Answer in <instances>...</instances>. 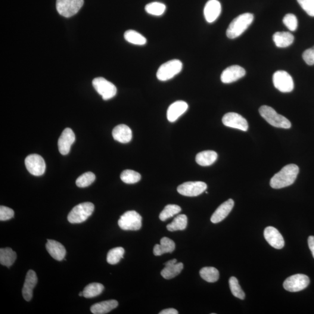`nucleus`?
<instances>
[{"label": "nucleus", "instance_id": "obj_27", "mask_svg": "<svg viewBox=\"0 0 314 314\" xmlns=\"http://www.w3.org/2000/svg\"><path fill=\"white\" fill-rule=\"evenodd\" d=\"M17 255L11 248H1L0 249V263L3 266L9 268L17 260Z\"/></svg>", "mask_w": 314, "mask_h": 314}, {"label": "nucleus", "instance_id": "obj_13", "mask_svg": "<svg viewBox=\"0 0 314 314\" xmlns=\"http://www.w3.org/2000/svg\"><path fill=\"white\" fill-rule=\"evenodd\" d=\"M222 122L226 126L241 130L244 132L247 131L248 129L247 120L237 113L226 114L222 118Z\"/></svg>", "mask_w": 314, "mask_h": 314}, {"label": "nucleus", "instance_id": "obj_9", "mask_svg": "<svg viewBox=\"0 0 314 314\" xmlns=\"http://www.w3.org/2000/svg\"><path fill=\"white\" fill-rule=\"evenodd\" d=\"M273 85L279 91L290 93L294 89V82L290 74L284 71H278L273 75Z\"/></svg>", "mask_w": 314, "mask_h": 314}, {"label": "nucleus", "instance_id": "obj_23", "mask_svg": "<svg viewBox=\"0 0 314 314\" xmlns=\"http://www.w3.org/2000/svg\"><path fill=\"white\" fill-rule=\"evenodd\" d=\"M175 249V243L169 238L161 239L160 244L155 245L153 253L155 256H160L165 253H172Z\"/></svg>", "mask_w": 314, "mask_h": 314}, {"label": "nucleus", "instance_id": "obj_40", "mask_svg": "<svg viewBox=\"0 0 314 314\" xmlns=\"http://www.w3.org/2000/svg\"><path fill=\"white\" fill-rule=\"evenodd\" d=\"M297 1L308 15L314 17V0H297Z\"/></svg>", "mask_w": 314, "mask_h": 314}, {"label": "nucleus", "instance_id": "obj_3", "mask_svg": "<svg viewBox=\"0 0 314 314\" xmlns=\"http://www.w3.org/2000/svg\"><path fill=\"white\" fill-rule=\"evenodd\" d=\"M259 113L270 125L283 129H289L291 126V122L287 118L276 113L272 107L263 105L259 109Z\"/></svg>", "mask_w": 314, "mask_h": 314}, {"label": "nucleus", "instance_id": "obj_43", "mask_svg": "<svg viewBox=\"0 0 314 314\" xmlns=\"http://www.w3.org/2000/svg\"><path fill=\"white\" fill-rule=\"evenodd\" d=\"M308 243H309L310 249L311 251H312L313 257L314 258V236H310L309 239H308Z\"/></svg>", "mask_w": 314, "mask_h": 314}, {"label": "nucleus", "instance_id": "obj_5", "mask_svg": "<svg viewBox=\"0 0 314 314\" xmlns=\"http://www.w3.org/2000/svg\"><path fill=\"white\" fill-rule=\"evenodd\" d=\"M183 64L179 60H172L163 64L158 70L157 77L160 81H167L172 79L182 70Z\"/></svg>", "mask_w": 314, "mask_h": 314}, {"label": "nucleus", "instance_id": "obj_1", "mask_svg": "<svg viewBox=\"0 0 314 314\" xmlns=\"http://www.w3.org/2000/svg\"><path fill=\"white\" fill-rule=\"evenodd\" d=\"M298 173L299 168L296 165H288L272 177L270 185L276 189L288 187L294 183Z\"/></svg>", "mask_w": 314, "mask_h": 314}, {"label": "nucleus", "instance_id": "obj_31", "mask_svg": "<svg viewBox=\"0 0 314 314\" xmlns=\"http://www.w3.org/2000/svg\"><path fill=\"white\" fill-rule=\"evenodd\" d=\"M104 286L98 283H92L86 286L83 291V297L93 298L99 296L104 290Z\"/></svg>", "mask_w": 314, "mask_h": 314}, {"label": "nucleus", "instance_id": "obj_29", "mask_svg": "<svg viewBox=\"0 0 314 314\" xmlns=\"http://www.w3.org/2000/svg\"><path fill=\"white\" fill-rule=\"evenodd\" d=\"M188 225V217L185 214L177 216L173 221L167 226V228L170 232L183 231L186 228Z\"/></svg>", "mask_w": 314, "mask_h": 314}, {"label": "nucleus", "instance_id": "obj_25", "mask_svg": "<svg viewBox=\"0 0 314 314\" xmlns=\"http://www.w3.org/2000/svg\"><path fill=\"white\" fill-rule=\"evenodd\" d=\"M294 37L288 32H278L273 35V40L276 47L286 48L290 46L294 42Z\"/></svg>", "mask_w": 314, "mask_h": 314}, {"label": "nucleus", "instance_id": "obj_30", "mask_svg": "<svg viewBox=\"0 0 314 314\" xmlns=\"http://www.w3.org/2000/svg\"><path fill=\"white\" fill-rule=\"evenodd\" d=\"M124 37L127 42L135 45L143 46L147 43L145 37L133 30H127L124 34Z\"/></svg>", "mask_w": 314, "mask_h": 314}, {"label": "nucleus", "instance_id": "obj_19", "mask_svg": "<svg viewBox=\"0 0 314 314\" xmlns=\"http://www.w3.org/2000/svg\"><path fill=\"white\" fill-rule=\"evenodd\" d=\"M37 283V277L36 272L33 270H29L27 273L23 289V296L26 301H29L32 300L33 289L36 287Z\"/></svg>", "mask_w": 314, "mask_h": 314}, {"label": "nucleus", "instance_id": "obj_12", "mask_svg": "<svg viewBox=\"0 0 314 314\" xmlns=\"http://www.w3.org/2000/svg\"><path fill=\"white\" fill-rule=\"evenodd\" d=\"M24 164L27 170L34 176H42L45 172V161L40 155L34 154L28 155L24 160Z\"/></svg>", "mask_w": 314, "mask_h": 314}, {"label": "nucleus", "instance_id": "obj_20", "mask_svg": "<svg viewBox=\"0 0 314 314\" xmlns=\"http://www.w3.org/2000/svg\"><path fill=\"white\" fill-rule=\"evenodd\" d=\"M234 206V201L232 199H229L217 208L211 217V221L213 223L222 221L231 212Z\"/></svg>", "mask_w": 314, "mask_h": 314}, {"label": "nucleus", "instance_id": "obj_4", "mask_svg": "<svg viewBox=\"0 0 314 314\" xmlns=\"http://www.w3.org/2000/svg\"><path fill=\"white\" fill-rule=\"evenodd\" d=\"M94 210V204L89 202L77 205L68 214V221L71 223H80L85 222L92 215Z\"/></svg>", "mask_w": 314, "mask_h": 314}, {"label": "nucleus", "instance_id": "obj_37", "mask_svg": "<svg viewBox=\"0 0 314 314\" xmlns=\"http://www.w3.org/2000/svg\"><path fill=\"white\" fill-rule=\"evenodd\" d=\"M96 180V176L91 172L83 173L76 179V184L79 188H86L91 185Z\"/></svg>", "mask_w": 314, "mask_h": 314}, {"label": "nucleus", "instance_id": "obj_32", "mask_svg": "<svg viewBox=\"0 0 314 314\" xmlns=\"http://www.w3.org/2000/svg\"><path fill=\"white\" fill-rule=\"evenodd\" d=\"M200 275L204 281L210 283L216 282L219 278L218 270L214 267H204L200 270Z\"/></svg>", "mask_w": 314, "mask_h": 314}, {"label": "nucleus", "instance_id": "obj_42", "mask_svg": "<svg viewBox=\"0 0 314 314\" xmlns=\"http://www.w3.org/2000/svg\"><path fill=\"white\" fill-rule=\"evenodd\" d=\"M303 58L307 64L309 65L314 64V46L313 48L306 49L303 52Z\"/></svg>", "mask_w": 314, "mask_h": 314}, {"label": "nucleus", "instance_id": "obj_34", "mask_svg": "<svg viewBox=\"0 0 314 314\" xmlns=\"http://www.w3.org/2000/svg\"><path fill=\"white\" fill-rule=\"evenodd\" d=\"M145 10L149 14L154 16H161L166 11V5L161 2H151L145 5Z\"/></svg>", "mask_w": 314, "mask_h": 314}, {"label": "nucleus", "instance_id": "obj_15", "mask_svg": "<svg viewBox=\"0 0 314 314\" xmlns=\"http://www.w3.org/2000/svg\"><path fill=\"white\" fill-rule=\"evenodd\" d=\"M74 141H75V135L73 130L70 128L65 129L58 142L60 153L63 155L69 153L71 146Z\"/></svg>", "mask_w": 314, "mask_h": 314}, {"label": "nucleus", "instance_id": "obj_28", "mask_svg": "<svg viewBox=\"0 0 314 314\" xmlns=\"http://www.w3.org/2000/svg\"><path fill=\"white\" fill-rule=\"evenodd\" d=\"M165 268L162 270L161 274L166 279H170L178 276L183 269V264L182 263L170 264L165 266Z\"/></svg>", "mask_w": 314, "mask_h": 314}, {"label": "nucleus", "instance_id": "obj_35", "mask_svg": "<svg viewBox=\"0 0 314 314\" xmlns=\"http://www.w3.org/2000/svg\"><path fill=\"white\" fill-rule=\"evenodd\" d=\"M121 179L126 184H134L140 181L141 179V175L135 170L127 169L121 173Z\"/></svg>", "mask_w": 314, "mask_h": 314}, {"label": "nucleus", "instance_id": "obj_24", "mask_svg": "<svg viewBox=\"0 0 314 314\" xmlns=\"http://www.w3.org/2000/svg\"><path fill=\"white\" fill-rule=\"evenodd\" d=\"M118 306V302L117 300H111L104 301L93 305L91 308H90V311L94 314H105L116 309Z\"/></svg>", "mask_w": 314, "mask_h": 314}, {"label": "nucleus", "instance_id": "obj_2", "mask_svg": "<svg viewBox=\"0 0 314 314\" xmlns=\"http://www.w3.org/2000/svg\"><path fill=\"white\" fill-rule=\"evenodd\" d=\"M253 20L254 15L251 13H245L239 15L230 24L226 30L227 37L231 39L237 38L247 29Z\"/></svg>", "mask_w": 314, "mask_h": 314}, {"label": "nucleus", "instance_id": "obj_18", "mask_svg": "<svg viewBox=\"0 0 314 314\" xmlns=\"http://www.w3.org/2000/svg\"><path fill=\"white\" fill-rule=\"evenodd\" d=\"M187 102L183 101H177L171 104L168 109L167 118L170 122H174L180 117L186 113L188 109Z\"/></svg>", "mask_w": 314, "mask_h": 314}, {"label": "nucleus", "instance_id": "obj_33", "mask_svg": "<svg viewBox=\"0 0 314 314\" xmlns=\"http://www.w3.org/2000/svg\"><path fill=\"white\" fill-rule=\"evenodd\" d=\"M124 254H125V250L122 247H118L113 248L108 253L107 257L108 263L111 265H116L123 259Z\"/></svg>", "mask_w": 314, "mask_h": 314}, {"label": "nucleus", "instance_id": "obj_22", "mask_svg": "<svg viewBox=\"0 0 314 314\" xmlns=\"http://www.w3.org/2000/svg\"><path fill=\"white\" fill-rule=\"evenodd\" d=\"M113 136L115 141L121 144H127L131 141L132 139V130L129 126L121 124L113 129Z\"/></svg>", "mask_w": 314, "mask_h": 314}, {"label": "nucleus", "instance_id": "obj_7", "mask_svg": "<svg viewBox=\"0 0 314 314\" xmlns=\"http://www.w3.org/2000/svg\"><path fill=\"white\" fill-rule=\"evenodd\" d=\"M83 4L84 0H57L56 8L62 16L70 18L76 15Z\"/></svg>", "mask_w": 314, "mask_h": 314}, {"label": "nucleus", "instance_id": "obj_6", "mask_svg": "<svg viewBox=\"0 0 314 314\" xmlns=\"http://www.w3.org/2000/svg\"><path fill=\"white\" fill-rule=\"evenodd\" d=\"M118 225L125 231H138L142 226V217L135 211L124 213L118 220Z\"/></svg>", "mask_w": 314, "mask_h": 314}, {"label": "nucleus", "instance_id": "obj_36", "mask_svg": "<svg viewBox=\"0 0 314 314\" xmlns=\"http://www.w3.org/2000/svg\"><path fill=\"white\" fill-rule=\"evenodd\" d=\"M181 211V208L178 205L169 204L160 214V219L162 221H166L168 219L179 214Z\"/></svg>", "mask_w": 314, "mask_h": 314}, {"label": "nucleus", "instance_id": "obj_10", "mask_svg": "<svg viewBox=\"0 0 314 314\" xmlns=\"http://www.w3.org/2000/svg\"><path fill=\"white\" fill-rule=\"evenodd\" d=\"M207 185L203 182H188L178 186L177 191L180 194L188 197H195L206 191Z\"/></svg>", "mask_w": 314, "mask_h": 314}, {"label": "nucleus", "instance_id": "obj_39", "mask_svg": "<svg viewBox=\"0 0 314 314\" xmlns=\"http://www.w3.org/2000/svg\"><path fill=\"white\" fill-rule=\"evenodd\" d=\"M283 23L290 31H295L297 29L298 20L294 14H288L286 15Z\"/></svg>", "mask_w": 314, "mask_h": 314}, {"label": "nucleus", "instance_id": "obj_14", "mask_svg": "<svg viewBox=\"0 0 314 314\" xmlns=\"http://www.w3.org/2000/svg\"><path fill=\"white\" fill-rule=\"evenodd\" d=\"M245 74V71L243 68L239 65H232L223 71L220 80L223 83H231L242 78Z\"/></svg>", "mask_w": 314, "mask_h": 314}, {"label": "nucleus", "instance_id": "obj_17", "mask_svg": "<svg viewBox=\"0 0 314 314\" xmlns=\"http://www.w3.org/2000/svg\"><path fill=\"white\" fill-rule=\"evenodd\" d=\"M222 7L217 0H209L204 9V17L208 23L216 21L221 13Z\"/></svg>", "mask_w": 314, "mask_h": 314}, {"label": "nucleus", "instance_id": "obj_8", "mask_svg": "<svg viewBox=\"0 0 314 314\" xmlns=\"http://www.w3.org/2000/svg\"><path fill=\"white\" fill-rule=\"evenodd\" d=\"M93 86L104 100H108L116 96L117 89L114 85L102 77H97L93 80Z\"/></svg>", "mask_w": 314, "mask_h": 314}, {"label": "nucleus", "instance_id": "obj_41", "mask_svg": "<svg viewBox=\"0 0 314 314\" xmlns=\"http://www.w3.org/2000/svg\"><path fill=\"white\" fill-rule=\"evenodd\" d=\"M14 217V211L11 208L1 206L0 207V220L5 221Z\"/></svg>", "mask_w": 314, "mask_h": 314}, {"label": "nucleus", "instance_id": "obj_45", "mask_svg": "<svg viewBox=\"0 0 314 314\" xmlns=\"http://www.w3.org/2000/svg\"><path fill=\"white\" fill-rule=\"evenodd\" d=\"M79 296H83V292H80V293H79Z\"/></svg>", "mask_w": 314, "mask_h": 314}, {"label": "nucleus", "instance_id": "obj_21", "mask_svg": "<svg viewBox=\"0 0 314 314\" xmlns=\"http://www.w3.org/2000/svg\"><path fill=\"white\" fill-rule=\"evenodd\" d=\"M46 247L49 255L55 260L61 261L65 259L67 251L60 242L48 239Z\"/></svg>", "mask_w": 314, "mask_h": 314}, {"label": "nucleus", "instance_id": "obj_11", "mask_svg": "<svg viewBox=\"0 0 314 314\" xmlns=\"http://www.w3.org/2000/svg\"><path fill=\"white\" fill-rule=\"evenodd\" d=\"M310 279L306 275L296 274L285 280L284 287L286 290L297 292L304 290L310 284Z\"/></svg>", "mask_w": 314, "mask_h": 314}, {"label": "nucleus", "instance_id": "obj_26", "mask_svg": "<svg viewBox=\"0 0 314 314\" xmlns=\"http://www.w3.org/2000/svg\"><path fill=\"white\" fill-rule=\"evenodd\" d=\"M217 158L216 152L207 150L200 152L195 157L196 163L201 166L207 167L213 164Z\"/></svg>", "mask_w": 314, "mask_h": 314}, {"label": "nucleus", "instance_id": "obj_16", "mask_svg": "<svg viewBox=\"0 0 314 314\" xmlns=\"http://www.w3.org/2000/svg\"><path fill=\"white\" fill-rule=\"evenodd\" d=\"M264 237L268 243L276 249H281L285 245L282 235L274 227L268 226L264 230Z\"/></svg>", "mask_w": 314, "mask_h": 314}, {"label": "nucleus", "instance_id": "obj_38", "mask_svg": "<svg viewBox=\"0 0 314 314\" xmlns=\"http://www.w3.org/2000/svg\"><path fill=\"white\" fill-rule=\"evenodd\" d=\"M229 283L230 289H231L233 295L235 297L239 298V299L244 300L245 293L242 291L240 285H239L237 278L233 276V277L230 278Z\"/></svg>", "mask_w": 314, "mask_h": 314}, {"label": "nucleus", "instance_id": "obj_44", "mask_svg": "<svg viewBox=\"0 0 314 314\" xmlns=\"http://www.w3.org/2000/svg\"><path fill=\"white\" fill-rule=\"evenodd\" d=\"M160 314H178V312L174 309H168L161 311Z\"/></svg>", "mask_w": 314, "mask_h": 314}]
</instances>
